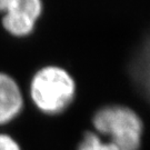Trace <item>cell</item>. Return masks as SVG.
<instances>
[{
  "label": "cell",
  "instance_id": "5b68a950",
  "mask_svg": "<svg viewBox=\"0 0 150 150\" xmlns=\"http://www.w3.org/2000/svg\"><path fill=\"white\" fill-rule=\"evenodd\" d=\"M35 23L36 22L33 20L16 12H6L2 19L4 28L9 33L17 37L29 35L33 30Z\"/></svg>",
  "mask_w": 150,
  "mask_h": 150
},
{
  "label": "cell",
  "instance_id": "8992f818",
  "mask_svg": "<svg viewBox=\"0 0 150 150\" xmlns=\"http://www.w3.org/2000/svg\"><path fill=\"white\" fill-rule=\"evenodd\" d=\"M41 0H13L10 9L7 12H16L36 22L41 15Z\"/></svg>",
  "mask_w": 150,
  "mask_h": 150
},
{
  "label": "cell",
  "instance_id": "52a82bcc",
  "mask_svg": "<svg viewBox=\"0 0 150 150\" xmlns=\"http://www.w3.org/2000/svg\"><path fill=\"white\" fill-rule=\"evenodd\" d=\"M0 150H21L20 146L12 137L0 134Z\"/></svg>",
  "mask_w": 150,
  "mask_h": 150
},
{
  "label": "cell",
  "instance_id": "6da1fadb",
  "mask_svg": "<svg viewBox=\"0 0 150 150\" xmlns=\"http://www.w3.org/2000/svg\"><path fill=\"white\" fill-rule=\"evenodd\" d=\"M96 132L87 131L77 150H140L144 122L130 107L108 105L92 117Z\"/></svg>",
  "mask_w": 150,
  "mask_h": 150
},
{
  "label": "cell",
  "instance_id": "ba28073f",
  "mask_svg": "<svg viewBox=\"0 0 150 150\" xmlns=\"http://www.w3.org/2000/svg\"><path fill=\"white\" fill-rule=\"evenodd\" d=\"M13 0H0V11L2 12H7V11L10 9L11 4H12Z\"/></svg>",
  "mask_w": 150,
  "mask_h": 150
},
{
  "label": "cell",
  "instance_id": "277c9868",
  "mask_svg": "<svg viewBox=\"0 0 150 150\" xmlns=\"http://www.w3.org/2000/svg\"><path fill=\"white\" fill-rule=\"evenodd\" d=\"M22 95L10 76L0 72V125L11 121L22 109Z\"/></svg>",
  "mask_w": 150,
  "mask_h": 150
},
{
  "label": "cell",
  "instance_id": "7a4b0ae2",
  "mask_svg": "<svg viewBox=\"0 0 150 150\" xmlns=\"http://www.w3.org/2000/svg\"><path fill=\"white\" fill-rule=\"evenodd\" d=\"M30 95L39 110L48 115H57L64 111L74 100L75 80L64 68L47 66L33 76Z\"/></svg>",
  "mask_w": 150,
  "mask_h": 150
},
{
  "label": "cell",
  "instance_id": "3957f363",
  "mask_svg": "<svg viewBox=\"0 0 150 150\" xmlns=\"http://www.w3.org/2000/svg\"><path fill=\"white\" fill-rule=\"evenodd\" d=\"M127 74L136 91L150 103V28L129 57Z\"/></svg>",
  "mask_w": 150,
  "mask_h": 150
}]
</instances>
